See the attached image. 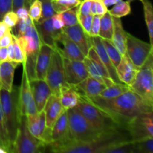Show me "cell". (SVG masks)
<instances>
[{
    "mask_svg": "<svg viewBox=\"0 0 153 153\" xmlns=\"http://www.w3.org/2000/svg\"><path fill=\"white\" fill-rule=\"evenodd\" d=\"M85 98L108 114L125 129L127 122L133 117L143 112L153 111V107L149 106L140 96L131 89L115 98L109 100L99 97Z\"/></svg>",
    "mask_w": 153,
    "mask_h": 153,
    "instance_id": "cell-1",
    "label": "cell"
},
{
    "mask_svg": "<svg viewBox=\"0 0 153 153\" xmlns=\"http://www.w3.org/2000/svg\"><path fill=\"white\" fill-rule=\"evenodd\" d=\"M127 140H131L128 131L125 128H119L102 133L89 142H76L67 138L48 146L50 152L55 153H104L114 144Z\"/></svg>",
    "mask_w": 153,
    "mask_h": 153,
    "instance_id": "cell-2",
    "label": "cell"
},
{
    "mask_svg": "<svg viewBox=\"0 0 153 153\" xmlns=\"http://www.w3.org/2000/svg\"><path fill=\"white\" fill-rule=\"evenodd\" d=\"M19 88L13 87L10 92L0 90V103L7 136L10 144L13 145L19 126L20 112L18 104Z\"/></svg>",
    "mask_w": 153,
    "mask_h": 153,
    "instance_id": "cell-3",
    "label": "cell"
},
{
    "mask_svg": "<svg viewBox=\"0 0 153 153\" xmlns=\"http://www.w3.org/2000/svg\"><path fill=\"white\" fill-rule=\"evenodd\" d=\"M76 107L91 126L101 132L124 128L108 114L82 96Z\"/></svg>",
    "mask_w": 153,
    "mask_h": 153,
    "instance_id": "cell-4",
    "label": "cell"
},
{
    "mask_svg": "<svg viewBox=\"0 0 153 153\" xmlns=\"http://www.w3.org/2000/svg\"><path fill=\"white\" fill-rule=\"evenodd\" d=\"M16 37L25 54V62L22 66L26 71L28 80L35 79L36 61L41 42L37 34L34 23L31 24L27 28L23 35Z\"/></svg>",
    "mask_w": 153,
    "mask_h": 153,
    "instance_id": "cell-5",
    "label": "cell"
},
{
    "mask_svg": "<svg viewBox=\"0 0 153 153\" xmlns=\"http://www.w3.org/2000/svg\"><path fill=\"white\" fill-rule=\"evenodd\" d=\"M69 138L76 142H89L102 134L91 126L76 107L67 110Z\"/></svg>",
    "mask_w": 153,
    "mask_h": 153,
    "instance_id": "cell-6",
    "label": "cell"
},
{
    "mask_svg": "<svg viewBox=\"0 0 153 153\" xmlns=\"http://www.w3.org/2000/svg\"><path fill=\"white\" fill-rule=\"evenodd\" d=\"M129 88L153 107V52L139 68L135 79Z\"/></svg>",
    "mask_w": 153,
    "mask_h": 153,
    "instance_id": "cell-7",
    "label": "cell"
},
{
    "mask_svg": "<svg viewBox=\"0 0 153 153\" xmlns=\"http://www.w3.org/2000/svg\"><path fill=\"white\" fill-rule=\"evenodd\" d=\"M46 146L44 143L30 132L26 115H21L11 153H40L44 151Z\"/></svg>",
    "mask_w": 153,
    "mask_h": 153,
    "instance_id": "cell-8",
    "label": "cell"
},
{
    "mask_svg": "<svg viewBox=\"0 0 153 153\" xmlns=\"http://www.w3.org/2000/svg\"><path fill=\"white\" fill-rule=\"evenodd\" d=\"M126 129L131 141L153 137V111L143 112L133 117L127 122Z\"/></svg>",
    "mask_w": 153,
    "mask_h": 153,
    "instance_id": "cell-9",
    "label": "cell"
},
{
    "mask_svg": "<svg viewBox=\"0 0 153 153\" xmlns=\"http://www.w3.org/2000/svg\"><path fill=\"white\" fill-rule=\"evenodd\" d=\"M45 81L50 88L52 94L58 96H60L61 88L67 85L64 75L63 57L57 49L54 50L51 57Z\"/></svg>",
    "mask_w": 153,
    "mask_h": 153,
    "instance_id": "cell-10",
    "label": "cell"
},
{
    "mask_svg": "<svg viewBox=\"0 0 153 153\" xmlns=\"http://www.w3.org/2000/svg\"><path fill=\"white\" fill-rule=\"evenodd\" d=\"M153 52V46L127 32L126 55L134 64L140 68L151 52Z\"/></svg>",
    "mask_w": 153,
    "mask_h": 153,
    "instance_id": "cell-11",
    "label": "cell"
},
{
    "mask_svg": "<svg viewBox=\"0 0 153 153\" xmlns=\"http://www.w3.org/2000/svg\"><path fill=\"white\" fill-rule=\"evenodd\" d=\"M18 104H19V112L21 115L27 116V115L34 114L38 112L31 94L28 75L24 68L22 70L21 85L19 88Z\"/></svg>",
    "mask_w": 153,
    "mask_h": 153,
    "instance_id": "cell-12",
    "label": "cell"
},
{
    "mask_svg": "<svg viewBox=\"0 0 153 153\" xmlns=\"http://www.w3.org/2000/svg\"><path fill=\"white\" fill-rule=\"evenodd\" d=\"M27 124L30 132L44 143L46 146L51 143V130L46 125V116L44 111L27 115Z\"/></svg>",
    "mask_w": 153,
    "mask_h": 153,
    "instance_id": "cell-13",
    "label": "cell"
},
{
    "mask_svg": "<svg viewBox=\"0 0 153 153\" xmlns=\"http://www.w3.org/2000/svg\"><path fill=\"white\" fill-rule=\"evenodd\" d=\"M66 82L68 85H78L89 76L84 61H72L63 58Z\"/></svg>",
    "mask_w": 153,
    "mask_h": 153,
    "instance_id": "cell-14",
    "label": "cell"
},
{
    "mask_svg": "<svg viewBox=\"0 0 153 153\" xmlns=\"http://www.w3.org/2000/svg\"><path fill=\"white\" fill-rule=\"evenodd\" d=\"M62 31L79 46L85 56L88 55V51L92 47V40L91 36L84 31L80 24L78 23L70 27H64Z\"/></svg>",
    "mask_w": 153,
    "mask_h": 153,
    "instance_id": "cell-15",
    "label": "cell"
},
{
    "mask_svg": "<svg viewBox=\"0 0 153 153\" xmlns=\"http://www.w3.org/2000/svg\"><path fill=\"white\" fill-rule=\"evenodd\" d=\"M57 46V50L64 58H67L72 61H83L86 57L82 53L79 46L63 31H61L58 37Z\"/></svg>",
    "mask_w": 153,
    "mask_h": 153,
    "instance_id": "cell-16",
    "label": "cell"
},
{
    "mask_svg": "<svg viewBox=\"0 0 153 153\" xmlns=\"http://www.w3.org/2000/svg\"><path fill=\"white\" fill-rule=\"evenodd\" d=\"M37 34L42 44L47 45L57 49V41L62 30H55L52 24V18L41 22L34 23Z\"/></svg>",
    "mask_w": 153,
    "mask_h": 153,
    "instance_id": "cell-17",
    "label": "cell"
},
{
    "mask_svg": "<svg viewBox=\"0 0 153 153\" xmlns=\"http://www.w3.org/2000/svg\"><path fill=\"white\" fill-rule=\"evenodd\" d=\"M30 88L37 111L43 110L48 99L52 94L50 88L45 80L35 79L29 81Z\"/></svg>",
    "mask_w": 153,
    "mask_h": 153,
    "instance_id": "cell-18",
    "label": "cell"
},
{
    "mask_svg": "<svg viewBox=\"0 0 153 153\" xmlns=\"http://www.w3.org/2000/svg\"><path fill=\"white\" fill-rule=\"evenodd\" d=\"M138 70L139 68L134 66L126 54L123 55L120 62L116 67L118 79L122 83L128 86L134 82Z\"/></svg>",
    "mask_w": 153,
    "mask_h": 153,
    "instance_id": "cell-19",
    "label": "cell"
},
{
    "mask_svg": "<svg viewBox=\"0 0 153 153\" xmlns=\"http://www.w3.org/2000/svg\"><path fill=\"white\" fill-rule=\"evenodd\" d=\"M43 111L46 116V127L52 129L57 120L61 116L63 111H65L61 105L60 96L52 94L48 99Z\"/></svg>",
    "mask_w": 153,
    "mask_h": 153,
    "instance_id": "cell-20",
    "label": "cell"
},
{
    "mask_svg": "<svg viewBox=\"0 0 153 153\" xmlns=\"http://www.w3.org/2000/svg\"><path fill=\"white\" fill-rule=\"evenodd\" d=\"M91 40H92V46L94 48V49L97 52V55H99L101 61L104 64V65L105 66L106 69L108 71L112 80L115 83H122L120 81V79H118V76L116 71V67H115V66L112 63L111 60L108 57L104 46H103L102 43L101 37H99V36H97V37H91Z\"/></svg>",
    "mask_w": 153,
    "mask_h": 153,
    "instance_id": "cell-21",
    "label": "cell"
},
{
    "mask_svg": "<svg viewBox=\"0 0 153 153\" xmlns=\"http://www.w3.org/2000/svg\"><path fill=\"white\" fill-rule=\"evenodd\" d=\"M55 49L47 45H40L35 66L36 79L45 80L46 71L50 62L51 57Z\"/></svg>",
    "mask_w": 153,
    "mask_h": 153,
    "instance_id": "cell-22",
    "label": "cell"
},
{
    "mask_svg": "<svg viewBox=\"0 0 153 153\" xmlns=\"http://www.w3.org/2000/svg\"><path fill=\"white\" fill-rule=\"evenodd\" d=\"M75 87L81 95L91 98L98 96L107 86L104 82L89 76L82 82L75 85Z\"/></svg>",
    "mask_w": 153,
    "mask_h": 153,
    "instance_id": "cell-23",
    "label": "cell"
},
{
    "mask_svg": "<svg viewBox=\"0 0 153 153\" xmlns=\"http://www.w3.org/2000/svg\"><path fill=\"white\" fill-rule=\"evenodd\" d=\"M19 64L6 61L0 63V90L10 92L13 89L14 72Z\"/></svg>",
    "mask_w": 153,
    "mask_h": 153,
    "instance_id": "cell-24",
    "label": "cell"
},
{
    "mask_svg": "<svg viewBox=\"0 0 153 153\" xmlns=\"http://www.w3.org/2000/svg\"><path fill=\"white\" fill-rule=\"evenodd\" d=\"M113 23L114 31L111 41L123 56L126 54L127 32L123 26L121 18L113 16Z\"/></svg>",
    "mask_w": 153,
    "mask_h": 153,
    "instance_id": "cell-25",
    "label": "cell"
},
{
    "mask_svg": "<svg viewBox=\"0 0 153 153\" xmlns=\"http://www.w3.org/2000/svg\"><path fill=\"white\" fill-rule=\"evenodd\" d=\"M69 138V125L67 111H64L51 130V143H55ZM49 143V144H50Z\"/></svg>",
    "mask_w": 153,
    "mask_h": 153,
    "instance_id": "cell-26",
    "label": "cell"
},
{
    "mask_svg": "<svg viewBox=\"0 0 153 153\" xmlns=\"http://www.w3.org/2000/svg\"><path fill=\"white\" fill-rule=\"evenodd\" d=\"M81 95L76 87L73 85H66L62 87L60 91V99L63 108L65 111L76 107L80 101Z\"/></svg>",
    "mask_w": 153,
    "mask_h": 153,
    "instance_id": "cell-27",
    "label": "cell"
},
{
    "mask_svg": "<svg viewBox=\"0 0 153 153\" xmlns=\"http://www.w3.org/2000/svg\"><path fill=\"white\" fill-rule=\"evenodd\" d=\"M87 57H88V58L91 59V61H92L94 67H96L97 71L99 72L100 76H102V78L103 80H104V82L106 86H110V85H112L113 84L115 83V82H114V81L111 79L110 74H109L108 71V70L106 69L105 66L104 65L102 61H101V59H100V58L99 57V55H97V52H96V50L94 49V48L93 47V46L89 49V51H88Z\"/></svg>",
    "mask_w": 153,
    "mask_h": 153,
    "instance_id": "cell-28",
    "label": "cell"
},
{
    "mask_svg": "<svg viewBox=\"0 0 153 153\" xmlns=\"http://www.w3.org/2000/svg\"><path fill=\"white\" fill-rule=\"evenodd\" d=\"M114 31L113 16L108 10L100 19V28L99 32V37L102 39L111 40L112 38Z\"/></svg>",
    "mask_w": 153,
    "mask_h": 153,
    "instance_id": "cell-29",
    "label": "cell"
},
{
    "mask_svg": "<svg viewBox=\"0 0 153 153\" xmlns=\"http://www.w3.org/2000/svg\"><path fill=\"white\" fill-rule=\"evenodd\" d=\"M129 89V86L126 85V84L114 83L112 85L106 87L97 97H99L102 99H105V100H109V99L115 98V97L121 95V94L125 93L126 91H127Z\"/></svg>",
    "mask_w": 153,
    "mask_h": 153,
    "instance_id": "cell-30",
    "label": "cell"
},
{
    "mask_svg": "<svg viewBox=\"0 0 153 153\" xmlns=\"http://www.w3.org/2000/svg\"><path fill=\"white\" fill-rule=\"evenodd\" d=\"M141 1L143 7L145 22L149 36V43L153 46V8L149 0H139Z\"/></svg>",
    "mask_w": 153,
    "mask_h": 153,
    "instance_id": "cell-31",
    "label": "cell"
},
{
    "mask_svg": "<svg viewBox=\"0 0 153 153\" xmlns=\"http://www.w3.org/2000/svg\"><path fill=\"white\" fill-rule=\"evenodd\" d=\"M109 13L114 17L121 18L127 16L131 13V8L130 2L128 1L119 0L111 10H108Z\"/></svg>",
    "mask_w": 153,
    "mask_h": 153,
    "instance_id": "cell-32",
    "label": "cell"
},
{
    "mask_svg": "<svg viewBox=\"0 0 153 153\" xmlns=\"http://www.w3.org/2000/svg\"><path fill=\"white\" fill-rule=\"evenodd\" d=\"M51 1L55 11L58 13H61L78 7L81 0H51Z\"/></svg>",
    "mask_w": 153,
    "mask_h": 153,
    "instance_id": "cell-33",
    "label": "cell"
},
{
    "mask_svg": "<svg viewBox=\"0 0 153 153\" xmlns=\"http://www.w3.org/2000/svg\"><path fill=\"white\" fill-rule=\"evenodd\" d=\"M102 39V43L103 46H104L106 52H107L108 55L110 58V59L111 60L112 63L114 64V65L115 66V67H117V66L119 64V63L120 62V60L122 58V55L120 53L119 51L117 49V48L115 47L114 45L112 43V42L109 40H106V39Z\"/></svg>",
    "mask_w": 153,
    "mask_h": 153,
    "instance_id": "cell-34",
    "label": "cell"
},
{
    "mask_svg": "<svg viewBox=\"0 0 153 153\" xmlns=\"http://www.w3.org/2000/svg\"><path fill=\"white\" fill-rule=\"evenodd\" d=\"M0 146L7 150V152H11L12 146L7 136L5 124H4V117H3L2 111L0 103Z\"/></svg>",
    "mask_w": 153,
    "mask_h": 153,
    "instance_id": "cell-35",
    "label": "cell"
},
{
    "mask_svg": "<svg viewBox=\"0 0 153 153\" xmlns=\"http://www.w3.org/2000/svg\"><path fill=\"white\" fill-rule=\"evenodd\" d=\"M134 153H153V137L132 141Z\"/></svg>",
    "mask_w": 153,
    "mask_h": 153,
    "instance_id": "cell-36",
    "label": "cell"
},
{
    "mask_svg": "<svg viewBox=\"0 0 153 153\" xmlns=\"http://www.w3.org/2000/svg\"><path fill=\"white\" fill-rule=\"evenodd\" d=\"M104 153H134L131 140L120 142L108 148Z\"/></svg>",
    "mask_w": 153,
    "mask_h": 153,
    "instance_id": "cell-37",
    "label": "cell"
},
{
    "mask_svg": "<svg viewBox=\"0 0 153 153\" xmlns=\"http://www.w3.org/2000/svg\"><path fill=\"white\" fill-rule=\"evenodd\" d=\"M64 27H70L79 23L77 7L61 13Z\"/></svg>",
    "mask_w": 153,
    "mask_h": 153,
    "instance_id": "cell-38",
    "label": "cell"
},
{
    "mask_svg": "<svg viewBox=\"0 0 153 153\" xmlns=\"http://www.w3.org/2000/svg\"><path fill=\"white\" fill-rule=\"evenodd\" d=\"M13 47V61L18 63L19 64H24L25 62V56L23 50L19 44L16 36L13 34V40H12Z\"/></svg>",
    "mask_w": 153,
    "mask_h": 153,
    "instance_id": "cell-39",
    "label": "cell"
},
{
    "mask_svg": "<svg viewBox=\"0 0 153 153\" xmlns=\"http://www.w3.org/2000/svg\"><path fill=\"white\" fill-rule=\"evenodd\" d=\"M40 1L41 2L42 13L41 17L38 22H41L46 19H50L55 13H57L53 9L51 0H40Z\"/></svg>",
    "mask_w": 153,
    "mask_h": 153,
    "instance_id": "cell-40",
    "label": "cell"
},
{
    "mask_svg": "<svg viewBox=\"0 0 153 153\" xmlns=\"http://www.w3.org/2000/svg\"><path fill=\"white\" fill-rule=\"evenodd\" d=\"M42 13L41 2L40 0H34L28 8V14L29 17L32 19L34 23L39 22Z\"/></svg>",
    "mask_w": 153,
    "mask_h": 153,
    "instance_id": "cell-41",
    "label": "cell"
},
{
    "mask_svg": "<svg viewBox=\"0 0 153 153\" xmlns=\"http://www.w3.org/2000/svg\"><path fill=\"white\" fill-rule=\"evenodd\" d=\"M84 63H85V66H86L87 70L88 72V74H89L90 76L94 78V79H97V80L100 81V82H104V80L102 78V76H100V74L99 73V72L97 71V70L96 69V67H94V64L92 63V61H91L88 57H85V59H84ZM105 83V82H104Z\"/></svg>",
    "mask_w": 153,
    "mask_h": 153,
    "instance_id": "cell-42",
    "label": "cell"
},
{
    "mask_svg": "<svg viewBox=\"0 0 153 153\" xmlns=\"http://www.w3.org/2000/svg\"><path fill=\"white\" fill-rule=\"evenodd\" d=\"M33 23H34V22L30 17L27 18L26 19H19L17 24L14 27V28H16V34H13L16 35V37L23 35L24 33L26 31L27 28Z\"/></svg>",
    "mask_w": 153,
    "mask_h": 153,
    "instance_id": "cell-43",
    "label": "cell"
},
{
    "mask_svg": "<svg viewBox=\"0 0 153 153\" xmlns=\"http://www.w3.org/2000/svg\"><path fill=\"white\" fill-rule=\"evenodd\" d=\"M93 1L94 0H81L80 4L77 7L78 17L91 14V7Z\"/></svg>",
    "mask_w": 153,
    "mask_h": 153,
    "instance_id": "cell-44",
    "label": "cell"
},
{
    "mask_svg": "<svg viewBox=\"0 0 153 153\" xmlns=\"http://www.w3.org/2000/svg\"><path fill=\"white\" fill-rule=\"evenodd\" d=\"M2 21L7 25V27L12 29L17 24L18 21H19V18H18L17 15L16 14L14 11L10 10V11L5 13V15L3 17Z\"/></svg>",
    "mask_w": 153,
    "mask_h": 153,
    "instance_id": "cell-45",
    "label": "cell"
},
{
    "mask_svg": "<svg viewBox=\"0 0 153 153\" xmlns=\"http://www.w3.org/2000/svg\"><path fill=\"white\" fill-rule=\"evenodd\" d=\"M93 16L92 14H89L88 16H80L78 17L79 19V23L80 24L81 26L84 29V31L87 33L88 34L90 35V31H91V25H92V21H93Z\"/></svg>",
    "mask_w": 153,
    "mask_h": 153,
    "instance_id": "cell-46",
    "label": "cell"
},
{
    "mask_svg": "<svg viewBox=\"0 0 153 153\" xmlns=\"http://www.w3.org/2000/svg\"><path fill=\"white\" fill-rule=\"evenodd\" d=\"M13 0H0V22L6 13L12 10Z\"/></svg>",
    "mask_w": 153,
    "mask_h": 153,
    "instance_id": "cell-47",
    "label": "cell"
},
{
    "mask_svg": "<svg viewBox=\"0 0 153 153\" xmlns=\"http://www.w3.org/2000/svg\"><path fill=\"white\" fill-rule=\"evenodd\" d=\"M100 19L101 16L98 15H94L93 17L92 25H91V31H90V36L91 37H97L99 36L100 28Z\"/></svg>",
    "mask_w": 153,
    "mask_h": 153,
    "instance_id": "cell-48",
    "label": "cell"
},
{
    "mask_svg": "<svg viewBox=\"0 0 153 153\" xmlns=\"http://www.w3.org/2000/svg\"><path fill=\"white\" fill-rule=\"evenodd\" d=\"M52 24L55 30H62L64 27V21H63L61 13H55L52 17Z\"/></svg>",
    "mask_w": 153,
    "mask_h": 153,
    "instance_id": "cell-49",
    "label": "cell"
},
{
    "mask_svg": "<svg viewBox=\"0 0 153 153\" xmlns=\"http://www.w3.org/2000/svg\"><path fill=\"white\" fill-rule=\"evenodd\" d=\"M11 31V29L8 30L2 37H0V47H7V46L12 43L13 33Z\"/></svg>",
    "mask_w": 153,
    "mask_h": 153,
    "instance_id": "cell-50",
    "label": "cell"
},
{
    "mask_svg": "<svg viewBox=\"0 0 153 153\" xmlns=\"http://www.w3.org/2000/svg\"><path fill=\"white\" fill-rule=\"evenodd\" d=\"M34 0H13V7H12V10L16 11L19 7H24L25 8L28 9L29 6L32 3Z\"/></svg>",
    "mask_w": 153,
    "mask_h": 153,
    "instance_id": "cell-51",
    "label": "cell"
},
{
    "mask_svg": "<svg viewBox=\"0 0 153 153\" xmlns=\"http://www.w3.org/2000/svg\"><path fill=\"white\" fill-rule=\"evenodd\" d=\"M96 7V15L102 16L108 10V7L105 5L102 0H94Z\"/></svg>",
    "mask_w": 153,
    "mask_h": 153,
    "instance_id": "cell-52",
    "label": "cell"
},
{
    "mask_svg": "<svg viewBox=\"0 0 153 153\" xmlns=\"http://www.w3.org/2000/svg\"><path fill=\"white\" fill-rule=\"evenodd\" d=\"M15 13L17 15L19 19H26L27 18L29 17L28 9L25 8V7H19V8L15 11Z\"/></svg>",
    "mask_w": 153,
    "mask_h": 153,
    "instance_id": "cell-53",
    "label": "cell"
},
{
    "mask_svg": "<svg viewBox=\"0 0 153 153\" xmlns=\"http://www.w3.org/2000/svg\"><path fill=\"white\" fill-rule=\"evenodd\" d=\"M7 61V47H0V63Z\"/></svg>",
    "mask_w": 153,
    "mask_h": 153,
    "instance_id": "cell-54",
    "label": "cell"
},
{
    "mask_svg": "<svg viewBox=\"0 0 153 153\" xmlns=\"http://www.w3.org/2000/svg\"><path fill=\"white\" fill-rule=\"evenodd\" d=\"M7 61H13V43H12L7 46Z\"/></svg>",
    "mask_w": 153,
    "mask_h": 153,
    "instance_id": "cell-55",
    "label": "cell"
},
{
    "mask_svg": "<svg viewBox=\"0 0 153 153\" xmlns=\"http://www.w3.org/2000/svg\"><path fill=\"white\" fill-rule=\"evenodd\" d=\"M10 29H11V28L7 27V25H6L3 21H1V22H0V37H2V36Z\"/></svg>",
    "mask_w": 153,
    "mask_h": 153,
    "instance_id": "cell-56",
    "label": "cell"
},
{
    "mask_svg": "<svg viewBox=\"0 0 153 153\" xmlns=\"http://www.w3.org/2000/svg\"><path fill=\"white\" fill-rule=\"evenodd\" d=\"M102 1H103V3H104L106 7H108L114 5V4H116L119 0H102Z\"/></svg>",
    "mask_w": 153,
    "mask_h": 153,
    "instance_id": "cell-57",
    "label": "cell"
},
{
    "mask_svg": "<svg viewBox=\"0 0 153 153\" xmlns=\"http://www.w3.org/2000/svg\"><path fill=\"white\" fill-rule=\"evenodd\" d=\"M0 153H8V152H7V150H6L5 149H4L3 147L0 146Z\"/></svg>",
    "mask_w": 153,
    "mask_h": 153,
    "instance_id": "cell-58",
    "label": "cell"
},
{
    "mask_svg": "<svg viewBox=\"0 0 153 153\" xmlns=\"http://www.w3.org/2000/svg\"><path fill=\"white\" fill-rule=\"evenodd\" d=\"M126 1H128V2H131V1H134V0H126Z\"/></svg>",
    "mask_w": 153,
    "mask_h": 153,
    "instance_id": "cell-59",
    "label": "cell"
}]
</instances>
